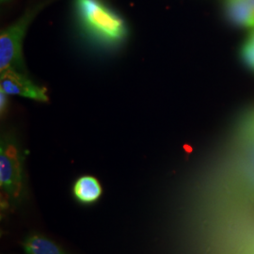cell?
<instances>
[{
  "mask_svg": "<svg viewBox=\"0 0 254 254\" xmlns=\"http://www.w3.org/2000/svg\"><path fill=\"white\" fill-rule=\"evenodd\" d=\"M74 9L83 36L93 46L115 49L127 41L126 22L102 0H74Z\"/></svg>",
  "mask_w": 254,
  "mask_h": 254,
  "instance_id": "1",
  "label": "cell"
},
{
  "mask_svg": "<svg viewBox=\"0 0 254 254\" xmlns=\"http://www.w3.org/2000/svg\"><path fill=\"white\" fill-rule=\"evenodd\" d=\"M46 3L28 9L14 24L3 29L0 33V73L6 70H16L27 73L23 54V43L31 21L44 8Z\"/></svg>",
  "mask_w": 254,
  "mask_h": 254,
  "instance_id": "2",
  "label": "cell"
},
{
  "mask_svg": "<svg viewBox=\"0 0 254 254\" xmlns=\"http://www.w3.org/2000/svg\"><path fill=\"white\" fill-rule=\"evenodd\" d=\"M25 156L12 133H5L0 142V187L12 199L22 195L25 183Z\"/></svg>",
  "mask_w": 254,
  "mask_h": 254,
  "instance_id": "3",
  "label": "cell"
},
{
  "mask_svg": "<svg viewBox=\"0 0 254 254\" xmlns=\"http://www.w3.org/2000/svg\"><path fill=\"white\" fill-rule=\"evenodd\" d=\"M0 90L8 95L20 96L37 102L47 103L49 101L46 88L31 80L27 73L12 69L0 73Z\"/></svg>",
  "mask_w": 254,
  "mask_h": 254,
  "instance_id": "4",
  "label": "cell"
},
{
  "mask_svg": "<svg viewBox=\"0 0 254 254\" xmlns=\"http://www.w3.org/2000/svg\"><path fill=\"white\" fill-rule=\"evenodd\" d=\"M73 194L74 198L84 204L94 203L103 194L100 182L94 176L84 175L73 183Z\"/></svg>",
  "mask_w": 254,
  "mask_h": 254,
  "instance_id": "5",
  "label": "cell"
},
{
  "mask_svg": "<svg viewBox=\"0 0 254 254\" xmlns=\"http://www.w3.org/2000/svg\"><path fill=\"white\" fill-rule=\"evenodd\" d=\"M229 17L236 25L254 27V0H223Z\"/></svg>",
  "mask_w": 254,
  "mask_h": 254,
  "instance_id": "6",
  "label": "cell"
},
{
  "mask_svg": "<svg viewBox=\"0 0 254 254\" xmlns=\"http://www.w3.org/2000/svg\"><path fill=\"white\" fill-rule=\"evenodd\" d=\"M26 254H65L53 241L40 235H31L24 242Z\"/></svg>",
  "mask_w": 254,
  "mask_h": 254,
  "instance_id": "7",
  "label": "cell"
},
{
  "mask_svg": "<svg viewBox=\"0 0 254 254\" xmlns=\"http://www.w3.org/2000/svg\"><path fill=\"white\" fill-rule=\"evenodd\" d=\"M242 56L246 63L254 69V44L248 40L242 49Z\"/></svg>",
  "mask_w": 254,
  "mask_h": 254,
  "instance_id": "8",
  "label": "cell"
},
{
  "mask_svg": "<svg viewBox=\"0 0 254 254\" xmlns=\"http://www.w3.org/2000/svg\"><path fill=\"white\" fill-rule=\"evenodd\" d=\"M8 104H9L8 94L0 90V113H1V115H3L6 112L7 108H8Z\"/></svg>",
  "mask_w": 254,
  "mask_h": 254,
  "instance_id": "9",
  "label": "cell"
},
{
  "mask_svg": "<svg viewBox=\"0 0 254 254\" xmlns=\"http://www.w3.org/2000/svg\"><path fill=\"white\" fill-rule=\"evenodd\" d=\"M249 40H250V41H252V42L254 44V30L252 32V34H251V36L249 38Z\"/></svg>",
  "mask_w": 254,
  "mask_h": 254,
  "instance_id": "10",
  "label": "cell"
},
{
  "mask_svg": "<svg viewBox=\"0 0 254 254\" xmlns=\"http://www.w3.org/2000/svg\"><path fill=\"white\" fill-rule=\"evenodd\" d=\"M1 1H2V2H3V1H8V0H1Z\"/></svg>",
  "mask_w": 254,
  "mask_h": 254,
  "instance_id": "11",
  "label": "cell"
}]
</instances>
